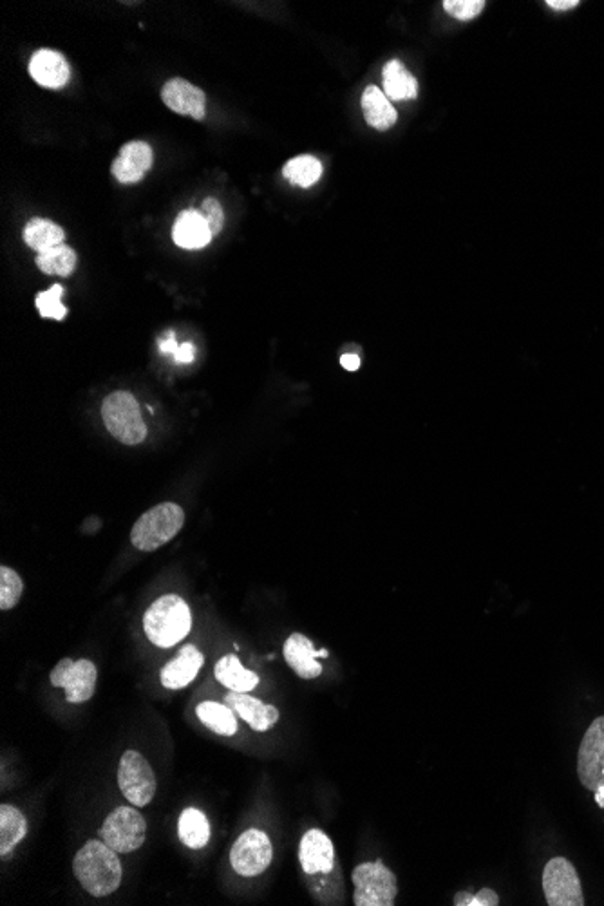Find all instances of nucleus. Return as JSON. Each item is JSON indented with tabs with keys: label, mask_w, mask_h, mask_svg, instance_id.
Listing matches in <instances>:
<instances>
[{
	"label": "nucleus",
	"mask_w": 604,
	"mask_h": 906,
	"mask_svg": "<svg viewBox=\"0 0 604 906\" xmlns=\"http://www.w3.org/2000/svg\"><path fill=\"white\" fill-rule=\"evenodd\" d=\"M78 883L91 896L105 897L113 894L122 883V863L118 852L105 841L91 840L76 852L73 861Z\"/></svg>",
	"instance_id": "1"
},
{
	"label": "nucleus",
	"mask_w": 604,
	"mask_h": 906,
	"mask_svg": "<svg viewBox=\"0 0 604 906\" xmlns=\"http://www.w3.org/2000/svg\"><path fill=\"white\" fill-rule=\"evenodd\" d=\"M192 615L189 604L180 595H163L151 604L143 617V628L149 641L158 648H170L183 641L190 632Z\"/></svg>",
	"instance_id": "2"
},
{
	"label": "nucleus",
	"mask_w": 604,
	"mask_h": 906,
	"mask_svg": "<svg viewBox=\"0 0 604 906\" xmlns=\"http://www.w3.org/2000/svg\"><path fill=\"white\" fill-rule=\"evenodd\" d=\"M185 525V510L176 503H160L134 523L131 543L142 552H154L176 538Z\"/></svg>",
	"instance_id": "3"
},
{
	"label": "nucleus",
	"mask_w": 604,
	"mask_h": 906,
	"mask_svg": "<svg viewBox=\"0 0 604 906\" xmlns=\"http://www.w3.org/2000/svg\"><path fill=\"white\" fill-rule=\"evenodd\" d=\"M102 418L107 431L122 444L138 445L147 438V425L143 424L140 404L127 391H116L105 398Z\"/></svg>",
	"instance_id": "4"
},
{
	"label": "nucleus",
	"mask_w": 604,
	"mask_h": 906,
	"mask_svg": "<svg viewBox=\"0 0 604 906\" xmlns=\"http://www.w3.org/2000/svg\"><path fill=\"white\" fill-rule=\"evenodd\" d=\"M353 903L357 906L395 905L398 894L397 878L382 861L362 863L353 870Z\"/></svg>",
	"instance_id": "5"
},
{
	"label": "nucleus",
	"mask_w": 604,
	"mask_h": 906,
	"mask_svg": "<svg viewBox=\"0 0 604 906\" xmlns=\"http://www.w3.org/2000/svg\"><path fill=\"white\" fill-rule=\"evenodd\" d=\"M100 834L102 840L118 854H129L145 843L147 822L136 809L123 805L107 816Z\"/></svg>",
	"instance_id": "6"
},
{
	"label": "nucleus",
	"mask_w": 604,
	"mask_h": 906,
	"mask_svg": "<svg viewBox=\"0 0 604 906\" xmlns=\"http://www.w3.org/2000/svg\"><path fill=\"white\" fill-rule=\"evenodd\" d=\"M118 785L127 802L145 807L156 794V776L151 764L138 751H125L118 767Z\"/></svg>",
	"instance_id": "7"
},
{
	"label": "nucleus",
	"mask_w": 604,
	"mask_h": 906,
	"mask_svg": "<svg viewBox=\"0 0 604 906\" xmlns=\"http://www.w3.org/2000/svg\"><path fill=\"white\" fill-rule=\"evenodd\" d=\"M274 859V847L272 841L266 836L265 832L257 829H248L237 838L232 852H230V863L239 876L245 878H254L257 874H263Z\"/></svg>",
	"instance_id": "8"
},
{
	"label": "nucleus",
	"mask_w": 604,
	"mask_h": 906,
	"mask_svg": "<svg viewBox=\"0 0 604 906\" xmlns=\"http://www.w3.org/2000/svg\"><path fill=\"white\" fill-rule=\"evenodd\" d=\"M543 890L550 906H583L585 897L576 867L565 858L550 859L543 872Z\"/></svg>",
	"instance_id": "9"
},
{
	"label": "nucleus",
	"mask_w": 604,
	"mask_h": 906,
	"mask_svg": "<svg viewBox=\"0 0 604 906\" xmlns=\"http://www.w3.org/2000/svg\"><path fill=\"white\" fill-rule=\"evenodd\" d=\"M96 677L98 670L93 662L62 659L51 671L49 680L55 688L66 689L67 702L84 704L95 695Z\"/></svg>",
	"instance_id": "10"
},
{
	"label": "nucleus",
	"mask_w": 604,
	"mask_h": 906,
	"mask_svg": "<svg viewBox=\"0 0 604 906\" xmlns=\"http://www.w3.org/2000/svg\"><path fill=\"white\" fill-rule=\"evenodd\" d=\"M577 776L588 791L604 785V717L595 718L586 729L577 755Z\"/></svg>",
	"instance_id": "11"
},
{
	"label": "nucleus",
	"mask_w": 604,
	"mask_h": 906,
	"mask_svg": "<svg viewBox=\"0 0 604 906\" xmlns=\"http://www.w3.org/2000/svg\"><path fill=\"white\" fill-rule=\"evenodd\" d=\"M161 98L174 113L190 116L194 120L205 118L207 96L199 87L190 84L185 78H172L170 82L163 85Z\"/></svg>",
	"instance_id": "12"
},
{
	"label": "nucleus",
	"mask_w": 604,
	"mask_h": 906,
	"mask_svg": "<svg viewBox=\"0 0 604 906\" xmlns=\"http://www.w3.org/2000/svg\"><path fill=\"white\" fill-rule=\"evenodd\" d=\"M299 859H301L302 870L310 876L331 872V869L335 867L333 843L324 832L312 829L302 836L301 845H299Z\"/></svg>",
	"instance_id": "13"
},
{
	"label": "nucleus",
	"mask_w": 604,
	"mask_h": 906,
	"mask_svg": "<svg viewBox=\"0 0 604 906\" xmlns=\"http://www.w3.org/2000/svg\"><path fill=\"white\" fill-rule=\"evenodd\" d=\"M29 75L42 87L60 89L69 82L71 67L64 55L53 49H40L29 62Z\"/></svg>",
	"instance_id": "14"
},
{
	"label": "nucleus",
	"mask_w": 604,
	"mask_h": 906,
	"mask_svg": "<svg viewBox=\"0 0 604 906\" xmlns=\"http://www.w3.org/2000/svg\"><path fill=\"white\" fill-rule=\"evenodd\" d=\"M225 704L232 709L236 715L243 718L248 726L255 731H268L277 724L279 720V711L275 706L265 704L259 699H254L246 693L232 691L225 697Z\"/></svg>",
	"instance_id": "15"
},
{
	"label": "nucleus",
	"mask_w": 604,
	"mask_h": 906,
	"mask_svg": "<svg viewBox=\"0 0 604 906\" xmlns=\"http://www.w3.org/2000/svg\"><path fill=\"white\" fill-rule=\"evenodd\" d=\"M152 149L145 142L123 145L120 156L113 161L114 178L120 183H138L152 167Z\"/></svg>",
	"instance_id": "16"
},
{
	"label": "nucleus",
	"mask_w": 604,
	"mask_h": 906,
	"mask_svg": "<svg viewBox=\"0 0 604 906\" xmlns=\"http://www.w3.org/2000/svg\"><path fill=\"white\" fill-rule=\"evenodd\" d=\"M317 657H321V652H317L313 642L302 633H293L284 642V659L301 679L312 680L321 675L322 666Z\"/></svg>",
	"instance_id": "17"
},
{
	"label": "nucleus",
	"mask_w": 604,
	"mask_h": 906,
	"mask_svg": "<svg viewBox=\"0 0 604 906\" xmlns=\"http://www.w3.org/2000/svg\"><path fill=\"white\" fill-rule=\"evenodd\" d=\"M205 657L196 646H185L174 661L161 670V684L167 689H183L198 677Z\"/></svg>",
	"instance_id": "18"
},
{
	"label": "nucleus",
	"mask_w": 604,
	"mask_h": 906,
	"mask_svg": "<svg viewBox=\"0 0 604 906\" xmlns=\"http://www.w3.org/2000/svg\"><path fill=\"white\" fill-rule=\"evenodd\" d=\"M212 237L214 236L208 228L207 221L203 219L198 210L181 212L172 228L174 243L185 250L205 248L212 241Z\"/></svg>",
	"instance_id": "19"
},
{
	"label": "nucleus",
	"mask_w": 604,
	"mask_h": 906,
	"mask_svg": "<svg viewBox=\"0 0 604 906\" xmlns=\"http://www.w3.org/2000/svg\"><path fill=\"white\" fill-rule=\"evenodd\" d=\"M362 111L366 116L369 127L377 131H387L397 122V111L387 100V96L378 89L377 85H369L362 95Z\"/></svg>",
	"instance_id": "20"
},
{
	"label": "nucleus",
	"mask_w": 604,
	"mask_h": 906,
	"mask_svg": "<svg viewBox=\"0 0 604 906\" xmlns=\"http://www.w3.org/2000/svg\"><path fill=\"white\" fill-rule=\"evenodd\" d=\"M384 80V95L391 100H413L418 95V84L415 76L407 71L398 60H391L382 71Z\"/></svg>",
	"instance_id": "21"
},
{
	"label": "nucleus",
	"mask_w": 604,
	"mask_h": 906,
	"mask_svg": "<svg viewBox=\"0 0 604 906\" xmlns=\"http://www.w3.org/2000/svg\"><path fill=\"white\" fill-rule=\"evenodd\" d=\"M26 834H28L26 816L17 807L2 803V807H0V854L8 856L11 850L26 838Z\"/></svg>",
	"instance_id": "22"
},
{
	"label": "nucleus",
	"mask_w": 604,
	"mask_h": 906,
	"mask_svg": "<svg viewBox=\"0 0 604 906\" xmlns=\"http://www.w3.org/2000/svg\"><path fill=\"white\" fill-rule=\"evenodd\" d=\"M216 679L232 691L248 693L259 684V677L254 671L246 670L236 655H225L216 664Z\"/></svg>",
	"instance_id": "23"
},
{
	"label": "nucleus",
	"mask_w": 604,
	"mask_h": 906,
	"mask_svg": "<svg viewBox=\"0 0 604 906\" xmlns=\"http://www.w3.org/2000/svg\"><path fill=\"white\" fill-rule=\"evenodd\" d=\"M178 834H180V840L189 849H203L210 840V823H208L207 816L194 807L185 809L181 812L180 822H178Z\"/></svg>",
	"instance_id": "24"
},
{
	"label": "nucleus",
	"mask_w": 604,
	"mask_h": 906,
	"mask_svg": "<svg viewBox=\"0 0 604 906\" xmlns=\"http://www.w3.org/2000/svg\"><path fill=\"white\" fill-rule=\"evenodd\" d=\"M196 713H198L201 724H205L208 729H212L216 735H221V737H234L236 735V713L228 708L227 704L203 702V704H199Z\"/></svg>",
	"instance_id": "25"
},
{
	"label": "nucleus",
	"mask_w": 604,
	"mask_h": 906,
	"mask_svg": "<svg viewBox=\"0 0 604 906\" xmlns=\"http://www.w3.org/2000/svg\"><path fill=\"white\" fill-rule=\"evenodd\" d=\"M24 241L29 248L40 252H46L53 246L62 245L64 241V230L58 227L57 223L48 221V219H31L26 228H24Z\"/></svg>",
	"instance_id": "26"
},
{
	"label": "nucleus",
	"mask_w": 604,
	"mask_h": 906,
	"mask_svg": "<svg viewBox=\"0 0 604 906\" xmlns=\"http://www.w3.org/2000/svg\"><path fill=\"white\" fill-rule=\"evenodd\" d=\"M35 263L44 274L69 277L76 268L75 250L66 245L53 246L46 252H40Z\"/></svg>",
	"instance_id": "27"
},
{
	"label": "nucleus",
	"mask_w": 604,
	"mask_h": 906,
	"mask_svg": "<svg viewBox=\"0 0 604 906\" xmlns=\"http://www.w3.org/2000/svg\"><path fill=\"white\" fill-rule=\"evenodd\" d=\"M283 174L284 178L293 183V185L308 189V187H312L317 181L321 180V161L313 158V156L293 158V160L288 161L284 165Z\"/></svg>",
	"instance_id": "28"
},
{
	"label": "nucleus",
	"mask_w": 604,
	"mask_h": 906,
	"mask_svg": "<svg viewBox=\"0 0 604 906\" xmlns=\"http://www.w3.org/2000/svg\"><path fill=\"white\" fill-rule=\"evenodd\" d=\"M62 295H64V288L60 284L51 286L48 292L38 293L35 304H37L40 317L62 321L67 315V308L62 304Z\"/></svg>",
	"instance_id": "29"
},
{
	"label": "nucleus",
	"mask_w": 604,
	"mask_h": 906,
	"mask_svg": "<svg viewBox=\"0 0 604 906\" xmlns=\"http://www.w3.org/2000/svg\"><path fill=\"white\" fill-rule=\"evenodd\" d=\"M24 583L15 570L0 568V610H11L22 597Z\"/></svg>",
	"instance_id": "30"
},
{
	"label": "nucleus",
	"mask_w": 604,
	"mask_h": 906,
	"mask_svg": "<svg viewBox=\"0 0 604 906\" xmlns=\"http://www.w3.org/2000/svg\"><path fill=\"white\" fill-rule=\"evenodd\" d=\"M485 8L483 0H445L444 10L458 20H471L478 17Z\"/></svg>",
	"instance_id": "31"
},
{
	"label": "nucleus",
	"mask_w": 604,
	"mask_h": 906,
	"mask_svg": "<svg viewBox=\"0 0 604 906\" xmlns=\"http://www.w3.org/2000/svg\"><path fill=\"white\" fill-rule=\"evenodd\" d=\"M198 212L203 216V219L207 221L212 236H218L219 232H221V228H223V223H225V214H223V208L219 205L218 199H205V201L201 203Z\"/></svg>",
	"instance_id": "32"
},
{
	"label": "nucleus",
	"mask_w": 604,
	"mask_h": 906,
	"mask_svg": "<svg viewBox=\"0 0 604 906\" xmlns=\"http://www.w3.org/2000/svg\"><path fill=\"white\" fill-rule=\"evenodd\" d=\"M456 906H496L500 905V897L491 888H482L476 896L469 892H458L454 896Z\"/></svg>",
	"instance_id": "33"
},
{
	"label": "nucleus",
	"mask_w": 604,
	"mask_h": 906,
	"mask_svg": "<svg viewBox=\"0 0 604 906\" xmlns=\"http://www.w3.org/2000/svg\"><path fill=\"white\" fill-rule=\"evenodd\" d=\"M194 357H196V348H194L190 342L181 344L178 351L174 353V360H176L178 364H190V362L194 360Z\"/></svg>",
	"instance_id": "34"
},
{
	"label": "nucleus",
	"mask_w": 604,
	"mask_h": 906,
	"mask_svg": "<svg viewBox=\"0 0 604 906\" xmlns=\"http://www.w3.org/2000/svg\"><path fill=\"white\" fill-rule=\"evenodd\" d=\"M178 348H180V346L176 344V339H174V333H172V331H170L165 339L160 340V351L163 355H172V357H174V353L178 351Z\"/></svg>",
	"instance_id": "35"
},
{
	"label": "nucleus",
	"mask_w": 604,
	"mask_h": 906,
	"mask_svg": "<svg viewBox=\"0 0 604 906\" xmlns=\"http://www.w3.org/2000/svg\"><path fill=\"white\" fill-rule=\"evenodd\" d=\"M547 6H550L552 10L565 11L576 8L579 6V2L577 0H548Z\"/></svg>",
	"instance_id": "36"
},
{
	"label": "nucleus",
	"mask_w": 604,
	"mask_h": 906,
	"mask_svg": "<svg viewBox=\"0 0 604 906\" xmlns=\"http://www.w3.org/2000/svg\"><path fill=\"white\" fill-rule=\"evenodd\" d=\"M340 364H342V366H344V369H348V371H357V369L360 368L359 355H355V353H348V355H342V359H340Z\"/></svg>",
	"instance_id": "37"
},
{
	"label": "nucleus",
	"mask_w": 604,
	"mask_h": 906,
	"mask_svg": "<svg viewBox=\"0 0 604 906\" xmlns=\"http://www.w3.org/2000/svg\"><path fill=\"white\" fill-rule=\"evenodd\" d=\"M595 802L599 803V807L604 809V785H601L597 791H595Z\"/></svg>",
	"instance_id": "38"
}]
</instances>
